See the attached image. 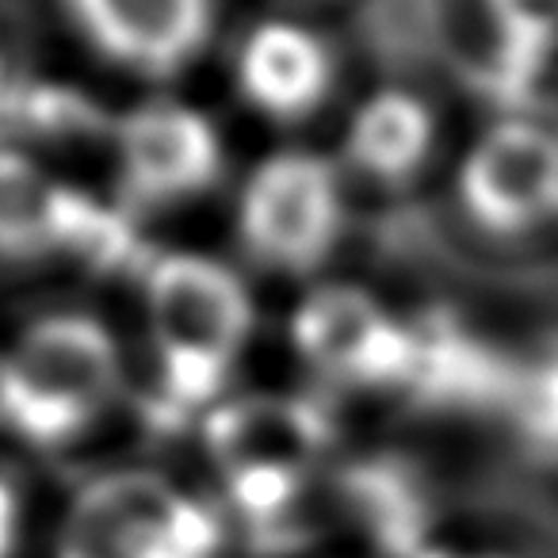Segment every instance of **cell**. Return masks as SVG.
<instances>
[{"label":"cell","instance_id":"6da1fadb","mask_svg":"<svg viewBox=\"0 0 558 558\" xmlns=\"http://www.w3.org/2000/svg\"><path fill=\"white\" fill-rule=\"evenodd\" d=\"M149 337L157 349V425L180 428L222 402V387L253 333L245 279L203 253H157L142 271Z\"/></svg>","mask_w":558,"mask_h":558},{"label":"cell","instance_id":"7a4b0ae2","mask_svg":"<svg viewBox=\"0 0 558 558\" xmlns=\"http://www.w3.org/2000/svg\"><path fill=\"white\" fill-rule=\"evenodd\" d=\"M119 387L111 329L88 314H47L0 360V421L35 448H62L96 425Z\"/></svg>","mask_w":558,"mask_h":558},{"label":"cell","instance_id":"3957f363","mask_svg":"<svg viewBox=\"0 0 558 558\" xmlns=\"http://www.w3.org/2000/svg\"><path fill=\"white\" fill-rule=\"evenodd\" d=\"M337 169L311 149L264 157L238 199V238L248 256L276 271L306 276L322 268L341 238Z\"/></svg>","mask_w":558,"mask_h":558},{"label":"cell","instance_id":"277c9868","mask_svg":"<svg viewBox=\"0 0 558 558\" xmlns=\"http://www.w3.org/2000/svg\"><path fill=\"white\" fill-rule=\"evenodd\" d=\"M291 344L314 375L360 390H405L417 364V326L356 283L314 288L295 306Z\"/></svg>","mask_w":558,"mask_h":558},{"label":"cell","instance_id":"5b68a950","mask_svg":"<svg viewBox=\"0 0 558 558\" xmlns=\"http://www.w3.org/2000/svg\"><path fill=\"white\" fill-rule=\"evenodd\" d=\"M459 203L489 233H524L558 215V134L532 119L494 123L459 165Z\"/></svg>","mask_w":558,"mask_h":558},{"label":"cell","instance_id":"8992f818","mask_svg":"<svg viewBox=\"0 0 558 558\" xmlns=\"http://www.w3.org/2000/svg\"><path fill=\"white\" fill-rule=\"evenodd\" d=\"M116 149L131 207H169L210 192L226 157L215 123L180 100H149L119 119Z\"/></svg>","mask_w":558,"mask_h":558},{"label":"cell","instance_id":"52a82bcc","mask_svg":"<svg viewBox=\"0 0 558 558\" xmlns=\"http://www.w3.org/2000/svg\"><path fill=\"white\" fill-rule=\"evenodd\" d=\"M333 433L326 405L283 390L233 395L203 413V448L222 478L238 471L311 474L333 444Z\"/></svg>","mask_w":558,"mask_h":558},{"label":"cell","instance_id":"ba28073f","mask_svg":"<svg viewBox=\"0 0 558 558\" xmlns=\"http://www.w3.org/2000/svg\"><path fill=\"white\" fill-rule=\"evenodd\" d=\"M73 27L108 62L142 77H172L203 54L215 0H62Z\"/></svg>","mask_w":558,"mask_h":558},{"label":"cell","instance_id":"9c48e42d","mask_svg":"<svg viewBox=\"0 0 558 558\" xmlns=\"http://www.w3.org/2000/svg\"><path fill=\"white\" fill-rule=\"evenodd\" d=\"M233 77L248 108L276 123H303L326 104L337 65L318 32L295 20H264L241 39Z\"/></svg>","mask_w":558,"mask_h":558},{"label":"cell","instance_id":"30bf717a","mask_svg":"<svg viewBox=\"0 0 558 558\" xmlns=\"http://www.w3.org/2000/svg\"><path fill=\"white\" fill-rule=\"evenodd\" d=\"M177 494L154 471H116L88 482L58 524L54 558H142Z\"/></svg>","mask_w":558,"mask_h":558},{"label":"cell","instance_id":"8fae6325","mask_svg":"<svg viewBox=\"0 0 558 558\" xmlns=\"http://www.w3.org/2000/svg\"><path fill=\"white\" fill-rule=\"evenodd\" d=\"M520 375L444 318L417 326V364L410 390L428 405H489L497 398H517Z\"/></svg>","mask_w":558,"mask_h":558},{"label":"cell","instance_id":"7c38bea8","mask_svg":"<svg viewBox=\"0 0 558 558\" xmlns=\"http://www.w3.org/2000/svg\"><path fill=\"white\" fill-rule=\"evenodd\" d=\"M436 138V119L428 104L402 88H383L367 96L352 116L344 157L352 169L383 184H402L425 165Z\"/></svg>","mask_w":558,"mask_h":558},{"label":"cell","instance_id":"4fadbf2b","mask_svg":"<svg viewBox=\"0 0 558 558\" xmlns=\"http://www.w3.org/2000/svg\"><path fill=\"white\" fill-rule=\"evenodd\" d=\"M344 497L387 555L417 558L425 543V497L413 474L390 459H367L344 474Z\"/></svg>","mask_w":558,"mask_h":558},{"label":"cell","instance_id":"5bb4252c","mask_svg":"<svg viewBox=\"0 0 558 558\" xmlns=\"http://www.w3.org/2000/svg\"><path fill=\"white\" fill-rule=\"evenodd\" d=\"M54 253L73 256L93 271H146L154 260L134 230L131 210L108 207L73 184H62L54 203Z\"/></svg>","mask_w":558,"mask_h":558},{"label":"cell","instance_id":"9a60e30c","mask_svg":"<svg viewBox=\"0 0 558 558\" xmlns=\"http://www.w3.org/2000/svg\"><path fill=\"white\" fill-rule=\"evenodd\" d=\"M62 180L39 169L24 149L0 146V260L54 253V203Z\"/></svg>","mask_w":558,"mask_h":558},{"label":"cell","instance_id":"2e32d148","mask_svg":"<svg viewBox=\"0 0 558 558\" xmlns=\"http://www.w3.org/2000/svg\"><path fill=\"white\" fill-rule=\"evenodd\" d=\"M222 535V517L215 505L177 494L157 532L149 535L142 558H218Z\"/></svg>","mask_w":558,"mask_h":558},{"label":"cell","instance_id":"e0dca14e","mask_svg":"<svg viewBox=\"0 0 558 558\" xmlns=\"http://www.w3.org/2000/svg\"><path fill=\"white\" fill-rule=\"evenodd\" d=\"M517 417L524 425L527 440L547 451H558V349L547 360L520 375L517 387Z\"/></svg>","mask_w":558,"mask_h":558},{"label":"cell","instance_id":"ac0fdd59","mask_svg":"<svg viewBox=\"0 0 558 558\" xmlns=\"http://www.w3.org/2000/svg\"><path fill=\"white\" fill-rule=\"evenodd\" d=\"M497 39L558 47V0H482Z\"/></svg>","mask_w":558,"mask_h":558},{"label":"cell","instance_id":"d6986e66","mask_svg":"<svg viewBox=\"0 0 558 558\" xmlns=\"http://www.w3.org/2000/svg\"><path fill=\"white\" fill-rule=\"evenodd\" d=\"M24 535V497L9 474H0V558H12Z\"/></svg>","mask_w":558,"mask_h":558},{"label":"cell","instance_id":"ffe728a7","mask_svg":"<svg viewBox=\"0 0 558 558\" xmlns=\"http://www.w3.org/2000/svg\"><path fill=\"white\" fill-rule=\"evenodd\" d=\"M9 96H12V88H9V81H4V70H0V108L9 104Z\"/></svg>","mask_w":558,"mask_h":558},{"label":"cell","instance_id":"44dd1931","mask_svg":"<svg viewBox=\"0 0 558 558\" xmlns=\"http://www.w3.org/2000/svg\"><path fill=\"white\" fill-rule=\"evenodd\" d=\"M489 558H501V555H489Z\"/></svg>","mask_w":558,"mask_h":558}]
</instances>
